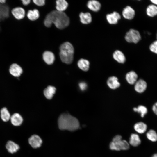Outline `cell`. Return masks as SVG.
<instances>
[{
  "label": "cell",
  "mask_w": 157,
  "mask_h": 157,
  "mask_svg": "<svg viewBox=\"0 0 157 157\" xmlns=\"http://www.w3.org/2000/svg\"><path fill=\"white\" fill-rule=\"evenodd\" d=\"M53 24L58 28L63 29L69 25V19L65 13L53 10L47 15L44 21V25L47 27H51Z\"/></svg>",
  "instance_id": "obj_1"
},
{
  "label": "cell",
  "mask_w": 157,
  "mask_h": 157,
  "mask_svg": "<svg viewBox=\"0 0 157 157\" xmlns=\"http://www.w3.org/2000/svg\"><path fill=\"white\" fill-rule=\"evenodd\" d=\"M59 128L61 130L74 131L78 129L80 124L78 119L67 113L61 114L58 119Z\"/></svg>",
  "instance_id": "obj_2"
},
{
  "label": "cell",
  "mask_w": 157,
  "mask_h": 157,
  "mask_svg": "<svg viewBox=\"0 0 157 157\" xmlns=\"http://www.w3.org/2000/svg\"><path fill=\"white\" fill-rule=\"evenodd\" d=\"M59 56L61 61L67 64H70L73 60L74 49L69 42H66L61 45Z\"/></svg>",
  "instance_id": "obj_3"
},
{
  "label": "cell",
  "mask_w": 157,
  "mask_h": 157,
  "mask_svg": "<svg viewBox=\"0 0 157 157\" xmlns=\"http://www.w3.org/2000/svg\"><path fill=\"white\" fill-rule=\"evenodd\" d=\"M129 147V144L128 142L125 140H122L121 136L119 135L115 136L110 144V148L111 149L117 151L127 150Z\"/></svg>",
  "instance_id": "obj_4"
},
{
  "label": "cell",
  "mask_w": 157,
  "mask_h": 157,
  "mask_svg": "<svg viewBox=\"0 0 157 157\" xmlns=\"http://www.w3.org/2000/svg\"><path fill=\"white\" fill-rule=\"evenodd\" d=\"M125 39L128 42L137 43L141 40V37L138 31L131 29L126 33Z\"/></svg>",
  "instance_id": "obj_5"
},
{
  "label": "cell",
  "mask_w": 157,
  "mask_h": 157,
  "mask_svg": "<svg viewBox=\"0 0 157 157\" xmlns=\"http://www.w3.org/2000/svg\"><path fill=\"white\" fill-rule=\"evenodd\" d=\"M28 142L30 145L33 148L40 147L42 144V140L38 135H33L31 136L28 139Z\"/></svg>",
  "instance_id": "obj_6"
},
{
  "label": "cell",
  "mask_w": 157,
  "mask_h": 157,
  "mask_svg": "<svg viewBox=\"0 0 157 157\" xmlns=\"http://www.w3.org/2000/svg\"><path fill=\"white\" fill-rule=\"evenodd\" d=\"M106 20L108 22L111 24H115L118 23L121 19V15L117 12L114 11L112 13L106 15Z\"/></svg>",
  "instance_id": "obj_7"
},
{
  "label": "cell",
  "mask_w": 157,
  "mask_h": 157,
  "mask_svg": "<svg viewBox=\"0 0 157 157\" xmlns=\"http://www.w3.org/2000/svg\"><path fill=\"white\" fill-rule=\"evenodd\" d=\"M135 15L134 10L130 6H128L124 8L122 11L123 16L125 19L131 20L134 17Z\"/></svg>",
  "instance_id": "obj_8"
},
{
  "label": "cell",
  "mask_w": 157,
  "mask_h": 157,
  "mask_svg": "<svg viewBox=\"0 0 157 157\" xmlns=\"http://www.w3.org/2000/svg\"><path fill=\"white\" fill-rule=\"evenodd\" d=\"M9 71L10 73L15 77L19 76L23 72L22 67L16 63H13L10 66Z\"/></svg>",
  "instance_id": "obj_9"
},
{
  "label": "cell",
  "mask_w": 157,
  "mask_h": 157,
  "mask_svg": "<svg viewBox=\"0 0 157 157\" xmlns=\"http://www.w3.org/2000/svg\"><path fill=\"white\" fill-rule=\"evenodd\" d=\"M147 87L146 82L142 79H140L135 83L134 88L138 92L142 93L144 92Z\"/></svg>",
  "instance_id": "obj_10"
},
{
  "label": "cell",
  "mask_w": 157,
  "mask_h": 157,
  "mask_svg": "<svg viewBox=\"0 0 157 157\" xmlns=\"http://www.w3.org/2000/svg\"><path fill=\"white\" fill-rule=\"evenodd\" d=\"M12 13L14 17L18 20L23 18L25 14L24 9L20 7H17L14 8L12 10Z\"/></svg>",
  "instance_id": "obj_11"
},
{
  "label": "cell",
  "mask_w": 157,
  "mask_h": 157,
  "mask_svg": "<svg viewBox=\"0 0 157 157\" xmlns=\"http://www.w3.org/2000/svg\"><path fill=\"white\" fill-rule=\"evenodd\" d=\"M107 83L108 86L113 89H117L119 88L120 85L118 81V78L115 76L109 77L107 80Z\"/></svg>",
  "instance_id": "obj_12"
},
{
  "label": "cell",
  "mask_w": 157,
  "mask_h": 157,
  "mask_svg": "<svg viewBox=\"0 0 157 157\" xmlns=\"http://www.w3.org/2000/svg\"><path fill=\"white\" fill-rule=\"evenodd\" d=\"M87 6L91 10L94 12H97L100 9L101 5L100 3L98 1L91 0L88 1Z\"/></svg>",
  "instance_id": "obj_13"
},
{
  "label": "cell",
  "mask_w": 157,
  "mask_h": 157,
  "mask_svg": "<svg viewBox=\"0 0 157 157\" xmlns=\"http://www.w3.org/2000/svg\"><path fill=\"white\" fill-rule=\"evenodd\" d=\"M43 58L46 63L48 65H51L53 63L55 57L52 52L50 51H46L43 53Z\"/></svg>",
  "instance_id": "obj_14"
},
{
  "label": "cell",
  "mask_w": 157,
  "mask_h": 157,
  "mask_svg": "<svg viewBox=\"0 0 157 157\" xmlns=\"http://www.w3.org/2000/svg\"><path fill=\"white\" fill-rule=\"evenodd\" d=\"M113 56L115 60L119 63H124L126 60L124 55L119 50L115 51L113 53Z\"/></svg>",
  "instance_id": "obj_15"
},
{
  "label": "cell",
  "mask_w": 157,
  "mask_h": 157,
  "mask_svg": "<svg viewBox=\"0 0 157 157\" xmlns=\"http://www.w3.org/2000/svg\"><path fill=\"white\" fill-rule=\"evenodd\" d=\"M10 119L11 123L15 126H20L23 121L22 116L19 114L17 113L13 114L11 116Z\"/></svg>",
  "instance_id": "obj_16"
},
{
  "label": "cell",
  "mask_w": 157,
  "mask_h": 157,
  "mask_svg": "<svg viewBox=\"0 0 157 157\" xmlns=\"http://www.w3.org/2000/svg\"><path fill=\"white\" fill-rule=\"evenodd\" d=\"M79 16L80 21L83 24H88L90 23L92 21V16L89 13L81 12Z\"/></svg>",
  "instance_id": "obj_17"
},
{
  "label": "cell",
  "mask_w": 157,
  "mask_h": 157,
  "mask_svg": "<svg viewBox=\"0 0 157 157\" xmlns=\"http://www.w3.org/2000/svg\"><path fill=\"white\" fill-rule=\"evenodd\" d=\"M138 76L134 71L128 72L126 75V78L127 82L130 84H134L137 81Z\"/></svg>",
  "instance_id": "obj_18"
},
{
  "label": "cell",
  "mask_w": 157,
  "mask_h": 157,
  "mask_svg": "<svg viewBox=\"0 0 157 157\" xmlns=\"http://www.w3.org/2000/svg\"><path fill=\"white\" fill-rule=\"evenodd\" d=\"M6 148L9 153H13L16 152L19 149V147L14 142L9 141L6 145Z\"/></svg>",
  "instance_id": "obj_19"
},
{
  "label": "cell",
  "mask_w": 157,
  "mask_h": 157,
  "mask_svg": "<svg viewBox=\"0 0 157 157\" xmlns=\"http://www.w3.org/2000/svg\"><path fill=\"white\" fill-rule=\"evenodd\" d=\"M9 16V8L6 5L0 3V21Z\"/></svg>",
  "instance_id": "obj_20"
},
{
  "label": "cell",
  "mask_w": 157,
  "mask_h": 157,
  "mask_svg": "<svg viewBox=\"0 0 157 157\" xmlns=\"http://www.w3.org/2000/svg\"><path fill=\"white\" fill-rule=\"evenodd\" d=\"M56 90V88L55 87L49 86L44 90V94L47 99H51L55 93Z\"/></svg>",
  "instance_id": "obj_21"
},
{
  "label": "cell",
  "mask_w": 157,
  "mask_h": 157,
  "mask_svg": "<svg viewBox=\"0 0 157 157\" xmlns=\"http://www.w3.org/2000/svg\"><path fill=\"white\" fill-rule=\"evenodd\" d=\"M56 10L63 12L67 8L68 3L65 0H58L56 1Z\"/></svg>",
  "instance_id": "obj_22"
},
{
  "label": "cell",
  "mask_w": 157,
  "mask_h": 157,
  "mask_svg": "<svg viewBox=\"0 0 157 157\" xmlns=\"http://www.w3.org/2000/svg\"><path fill=\"white\" fill-rule=\"evenodd\" d=\"M135 130L138 133L142 134L144 133L147 128V125L142 122H140L136 123L134 126Z\"/></svg>",
  "instance_id": "obj_23"
},
{
  "label": "cell",
  "mask_w": 157,
  "mask_h": 157,
  "mask_svg": "<svg viewBox=\"0 0 157 157\" xmlns=\"http://www.w3.org/2000/svg\"><path fill=\"white\" fill-rule=\"evenodd\" d=\"M77 65L78 67L83 71H87L89 69L90 63L86 59L83 58L80 59L78 61Z\"/></svg>",
  "instance_id": "obj_24"
},
{
  "label": "cell",
  "mask_w": 157,
  "mask_h": 157,
  "mask_svg": "<svg viewBox=\"0 0 157 157\" xmlns=\"http://www.w3.org/2000/svg\"><path fill=\"white\" fill-rule=\"evenodd\" d=\"M141 142V140L138 134H132L131 135L129 143L131 145L136 147L139 145Z\"/></svg>",
  "instance_id": "obj_25"
},
{
  "label": "cell",
  "mask_w": 157,
  "mask_h": 157,
  "mask_svg": "<svg viewBox=\"0 0 157 157\" xmlns=\"http://www.w3.org/2000/svg\"><path fill=\"white\" fill-rule=\"evenodd\" d=\"M27 16L31 20L34 21L39 17V12L37 9H34L33 10H30L28 12Z\"/></svg>",
  "instance_id": "obj_26"
},
{
  "label": "cell",
  "mask_w": 157,
  "mask_h": 157,
  "mask_svg": "<svg viewBox=\"0 0 157 157\" xmlns=\"http://www.w3.org/2000/svg\"><path fill=\"white\" fill-rule=\"evenodd\" d=\"M1 117L2 120L5 122L8 121L10 119V114L6 107H3L1 110Z\"/></svg>",
  "instance_id": "obj_27"
},
{
  "label": "cell",
  "mask_w": 157,
  "mask_h": 157,
  "mask_svg": "<svg viewBox=\"0 0 157 157\" xmlns=\"http://www.w3.org/2000/svg\"><path fill=\"white\" fill-rule=\"evenodd\" d=\"M146 12L149 16L154 17L157 15V7L154 5H150L147 7Z\"/></svg>",
  "instance_id": "obj_28"
},
{
  "label": "cell",
  "mask_w": 157,
  "mask_h": 157,
  "mask_svg": "<svg viewBox=\"0 0 157 157\" xmlns=\"http://www.w3.org/2000/svg\"><path fill=\"white\" fill-rule=\"evenodd\" d=\"M147 138L153 142H156L157 140V133L154 130H149L147 133Z\"/></svg>",
  "instance_id": "obj_29"
},
{
  "label": "cell",
  "mask_w": 157,
  "mask_h": 157,
  "mask_svg": "<svg viewBox=\"0 0 157 157\" xmlns=\"http://www.w3.org/2000/svg\"><path fill=\"white\" fill-rule=\"evenodd\" d=\"M133 110L141 114V116L143 117L147 112V110L146 107L143 105H139L137 108H133Z\"/></svg>",
  "instance_id": "obj_30"
},
{
  "label": "cell",
  "mask_w": 157,
  "mask_h": 157,
  "mask_svg": "<svg viewBox=\"0 0 157 157\" xmlns=\"http://www.w3.org/2000/svg\"><path fill=\"white\" fill-rule=\"evenodd\" d=\"M149 49L151 51L157 54V40L154 42L150 45Z\"/></svg>",
  "instance_id": "obj_31"
},
{
  "label": "cell",
  "mask_w": 157,
  "mask_h": 157,
  "mask_svg": "<svg viewBox=\"0 0 157 157\" xmlns=\"http://www.w3.org/2000/svg\"><path fill=\"white\" fill-rule=\"evenodd\" d=\"M33 2L37 5L39 6H42L45 4L44 0H33Z\"/></svg>",
  "instance_id": "obj_32"
},
{
  "label": "cell",
  "mask_w": 157,
  "mask_h": 157,
  "mask_svg": "<svg viewBox=\"0 0 157 157\" xmlns=\"http://www.w3.org/2000/svg\"><path fill=\"white\" fill-rule=\"evenodd\" d=\"M79 85L80 89L82 91L86 90L87 86V84L84 82L80 83L79 84Z\"/></svg>",
  "instance_id": "obj_33"
},
{
  "label": "cell",
  "mask_w": 157,
  "mask_h": 157,
  "mask_svg": "<svg viewBox=\"0 0 157 157\" xmlns=\"http://www.w3.org/2000/svg\"><path fill=\"white\" fill-rule=\"evenodd\" d=\"M152 110L154 113L157 115V102L153 105L152 107Z\"/></svg>",
  "instance_id": "obj_34"
},
{
  "label": "cell",
  "mask_w": 157,
  "mask_h": 157,
  "mask_svg": "<svg viewBox=\"0 0 157 157\" xmlns=\"http://www.w3.org/2000/svg\"><path fill=\"white\" fill-rule=\"evenodd\" d=\"M22 2L23 5H27L29 4L30 3V0H22Z\"/></svg>",
  "instance_id": "obj_35"
},
{
  "label": "cell",
  "mask_w": 157,
  "mask_h": 157,
  "mask_svg": "<svg viewBox=\"0 0 157 157\" xmlns=\"http://www.w3.org/2000/svg\"><path fill=\"white\" fill-rule=\"evenodd\" d=\"M151 1L154 4L157 5V0H151Z\"/></svg>",
  "instance_id": "obj_36"
},
{
  "label": "cell",
  "mask_w": 157,
  "mask_h": 157,
  "mask_svg": "<svg viewBox=\"0 0 157 157\" xmlns=\"http://www.w3.org/2000/svg\"><path fill=\"white\" fill-rule=\"evenodd\" d=\"M6 0H0V3L3 4L6 2Z\"/></svg>",
  "instance_id": "obj_37"
},
{
  "label": "cell",
  "mask_w": 157,
  "mask_h": 157,
  "mask_svg": "<svg viewBox=\"0 0 157 157\" xmlns=\"http://www.w3.org/2000/svg\"><path fill=\"white\" fill-rule=\"evenodd\" d=\"M151 157H157V153L154 154Z\"/></svg>",
  "instance_id": "obj_38"
},
{
  "label": "cell",
  "mask_w": 157,
  "mask_h": 157,
  "mask_svg": "<svg viewBox=\"0 0 157 157\" xmlns=\"http://www.w3.org/2000/svg\"></svg>",
  "instance_id": "obj_39"
}]
</instances>
